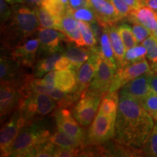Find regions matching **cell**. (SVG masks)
Masks as SVG:
<instances>
[{
	"label": "cell",
	"instance_id": "obj_1",
	"mask_svg": "<svg viewBox=\"0 0 157 157\" xmlns=\"http://www.w3.org/2000/svg\"><path fill=\"white\" fill-rule=\"evenodd\" d=\"M154 126V119L140 101L127 94L119 93L115 125V137L119 144L141 150Z\"/></svg>",
	"mask_w": 157,
	"mask_h": 157
},
{
	"label": "cell",
	"instance_id": "obj_2",
	"mask_svg": "<svg viewBox=\"0 0 157 157\" xmlns=\"http://www.w3.org/2000/svg\"><path fill=\"white\" fill-rule=\"evenodd\" d=\"M7 26L4 27V47L13 49L34 34L39 28L38 17L34 9L17 6L13 9V15Z\"/></svg>",
	"mask_w": 157,
	"mask_h": 157
},
{
	"label": "cell",
	"instance_id": "obj_3",
	"mask_svg": "<svg viewBox=\"0 0 157 157\" xmlns=\"http://www.w3.org/2000/svg\"><path fill=\"white\" fill-rule=\"evenodd\" d=\"M50 133L38 124L23 127L13 143L10 156H36L37 151L49 140Z\"/></svg>",
	"mask_w": 157,
	"mask_h": 157
},
{
	"label": "cell",
	"instance_id": "obj_4",
	"mask_svg": "<svg viewBox=\"0 0 157 157\" xmlns=\"http://www.w3.org/2000/svg\"><path fill=\"white\" fill-rule=\"evenodd\" d=\"M56 102L44 93H31L21 98L17 109L22 113L29 124L36 116H46L52 112L56 107Z\"/></svg>",
	"mask_w": 157,
	"mask_h": 157
},
{
	"label": "cell",
	"instance_id": "obj_5",
	"mask_svg": "<svg viewBox=\"0 0 157 157\" xmlns=\"http://www.w3.org/2000/svg\"><path fill=\"white\" fill-rule=\"evenodd\" d=\"M115 119L98 112L87 132L86 142L94 146L108 142L115 136Z\"/></svg>",
	"mask_w": 157,
	"mask_h": 157
},
{
	"label": "cell",
	"instance_id": "obj_6",
	"mask_svg": "<svg viewBox=\"0 0 157 157\" xmlns=\"http://www.w3.org/2000/svg\"><path fill=\"white\" fill-rule=\"evenodd\" d=\"M103 96L86 90L73 110L74 117L82 127H87L93 122Z\"/></svg>",
	"mask_w": 157,
	"mask_h": 157
},
{
	"label": "cell",
	"instance_id": "obj_7",
	"mask_svg": "<svg viewBox=\"0 0 157 157\" xmlns=\"http://www.w3.org/2000/svg\"><path fill=\"white\" fill-rule=\"evenodd\" d=\"M28 125V122L23 117L22 113L16 110L10 119L2 127L0 132V150L1 156H10L13 143L23 127Z\"/></svg>",
	"mask_w": 157,
	"mask_h": 157
},
{
	"label": "cell",
	"instance_id": "obj_8",
	"mask_svg": "<svg viewBox=\"0 0 157 157\" xmlns=\"http://www.w3.org/2000/svg\"><path fill=\"white\" fill-rule=\"evenodd\" d=\"M151 71H153L151 67L146 58L134 63L119 67L116 72L109 93L118 92L127 82L143 74Z\"/></svg>",
	"mask_w": 157,
	"mask_h": 157
},
{
	"label": "cell",
	"instance_id": "obj_9",
	"mask_svg": "<svg viewBox=\"0 0 157 157\" xmlns=\"http://www.w3.org/2000/svg\"><path fill=\"white\" fill-rule=\"evenodd\" d=\"M117 71L100 56L95 75L87 90L103 97L109 93Z\"/></svg>",
	"mask_w": 157,
	"mask_h": 157
},
{
	"label": "cell",
	"instance_id": "obj_10",
	"mask_svg": "<svg viewBox=\"0 0 157 157\" xmlns=\"http://www.w3.org/2000/svg\"><path fill=\"white\" fill-rule=\"evenodd\" d=\"M58 130L62 131L84 144L86 141L84 130L78 125L75 118L72 117L67 108H59L54 113Z\"/></svg>",
	"mask_w": 157,
	"mask_h": 157
},
{
	"label": "cell",
	"instance_id": "obj_11",
	"mask_svg": "<svg viewBox=\"0 0 157 157\" xmlns=\"http://www.w3.org/2000/svg\"><path fill=\"white\" fill-rule=\"evenodd\" d=\"M21 92L18 86L11 82H1L0 113L1 119L9 116L18 107Z\"/></svg>",
	"mask_w": 157,
	"mask_h": 157
},
{
	"label": "cell",
	"instance_id": "obj_12",
	"mask_svg": "<svg viewBox=\"0 0 157 157\" xmlns=\"http://www.w3.org/2000/svg\"><path fill=\"white\" fill-rule=\"evenodd\" d=\"M92 49V53L90 58L82 66L78 68L76 73L77 78V90L76 93L81 95L89 87L90 82L93 81L95 75L98 60L100 58L99 48L98 47L90 48Z\"/></svg>",
	"mask_w": 157,
	"mask_h": 157
},
{
	"label": "cell",
	"instance_id": "obj_13",
	"mask_svg": "<svg viewBox=\"0 0 157 157\" xmlns=\"http://www.w3.org/2000/svg\"><path fill=\"white\" fill-rule=\"evenodd\" d=\"M39 49L45 55H52L61 51V42L67 41V38L62 31L54 29L39 27L38 29Z\"/></svg>",
	"mask_w": 157,
	"mask_h": 157
},
{
	"label": "cell",
	"instance_id": "obj_14",
	"mask_svg": "<svg viewBox=\"0 0 157 157\" xmlns=\"http://www.w3.org/2000/svg\"><path fill=\"white\" fill-rule=\"evenodd\" d=\"M39 47V39H27L12 49L10 56L22 67L32 68Z\"/></svg>",
	"mask_w": 157,
	"mask_h": 157
},
{
	"label": "cell",
	"instance_id": "obj_15",
	"mask_svg": "<svg viewBox=\"0 0 157 157\" xmlns=\"http://www.w3.org/2000/svg\"><path fill=\"white\" fill-rule=\"evenodd\" d=\"M21 67L22 66L11 56L2 55L0 58L1 82H11L21 87L27 76V74L22 73Z\"/></svg>",
	"mask_w": 157,
	"mask_h": 157
},
{
	"label": "cell",
	"instance_id": "obj_16",
	"mask_svg": "<svg viewBox=\"0 0 157 157\" xmlns=\"http://www.w3.org/2000/svg\"><path fill=\"white\" fill-rule=\"evenodd\" d=\"M88 4L95 12L98 22L104 27L114 25L121 20L115 7L109 0H88Z\"/></svg>",
	"mask_w": 157,
	"mask_h": 157
},
{
	"label": "cell",
	"instance_id": "obj_17",
	"mask_svg": "<svg viewBox=\"0 0 157 157\" xmlns=\"http://www.w3.org/2000/svg\"><path fill=\"white\" fill-rule=\"evenodd\" d=\"M152 72H147L127 82L121 88L120 93L127 94L137 101H142L151 92L149 76Z\"/></svg>",
	"mask_w": 157,
	"mask_h": 157
},
{
	"label": "cell",
	"instance_id": "obj_18",
	"mask_svg": "<svg viewBox=\"0 0 157 157\" xmlns=\"http://www.w3.org/2000/svg\"><path fill=\"white\" fill-rule=\"evenodd\" d=\"M60 31L65 34L68 42H73L77 46H85L78 28L77 20L68 12L63 15L60 20Z\"/></svg>",
	"mask_w": 157,
	"mask_h": 157
},
{
	"label": "cell",
	"instance_id": "obj_19",
	"mask_svg": "<svg viewBox=\"0 0 157 157\" xmlns=\"http://www.w3.org/2000/svg\"><path fill=\"white\" fill-rule=\"evenodd\" d=\"M129 21L139 23L154 31L157 29V12L143 5L139 8L132 10L128 15Z\"/></svg>",
	"mask_w": 157,
	"mask_h": 157
},
{
	"label": "cell",
	"instance_id": "obj_20",
	"mask_svg": "<svg viewBox=\"0 0 157 157\" xmlns=\"http://www.w3.org/2000/svg\"><path fill=\"white\" fill-rule=\"evenodd\" d=\"M54 87L65 93H76L77 90L76 71H55Z\"/></svg>",
	"mask_w": 157,
	"mask_h": 157
},
{
	"label": "cell",
	"instance_id": "obj_21",
	"mask_svg": "<svg viewBox=\"0 0 157 157\" xmlns=\"http://www.w3.org/2000/svg\"><path fill=\"white\" fill-rule=\"evenodd\" d=\"M99 41L100 47L98 48H99L100 56L108 63L111 65L113 68L118 70V68H119V67H118L119 64H118L117 59H116L114 52H113L112 46H111V40H110L107 27H104L103 31L102 32L101 37H100Z\"/></svg>",
	"mask_w": 157,
	"mask_h": 157
},
{
	"label": "cell",
	"instance_id": "obj_22",
	"mask_svg": "<svg viewBox=\"0 0 157 157\" xmlns=\"http://www.w3.org/2000/svg\"><path fill=\"white\" fill-rule=\"evenodd\" d=\"M92 53V49L89 50L80 48V46H71L64 52V56L69 59L74 66V69L77 71L78 68L89 59Z\"/></svg>",
	"mask_w": 157,
	"mask_h": 157
},
{
	"label": "cell",
	"instance_id": "obj_23",
	"mask_svg": "<svg viewBox=\"0 0 157 157\" xmlns=\"http://www.w3.org/2000/svg\"><path fill=\"white\" fill-rule=\"evenodd\" d=\"M119 96L118 92L108 93L103 96L98 109V112L109 116L117 120Z\"/></svg>",
	"mask_w": 157,
	"mask_h": 157
},
{
	"label": "cell",
	"instance_id": "obj_24",
	"mask_svg": "<svg viewBox=\"0 0 157 157\" xmlns=\"http://www.w3.org/2000/svg\"><path fill=\"white\" fill-rule=\"evenodd\" d=\"M107 29L116 59H117L119 66H121L124 58L125 52H126L124 44L121 38L120 34H119L117 27H116L114 25H110V26H107Z\"/></svg>",
	"mask_w": 157,
	"mask_h": 157
},
{
	"label": "cell",
	"instance_id": "obj_25",
	"mask_svg": "<svg viewBox=\"0 0 157 157\" xmlns=\"http://www.w3.org/2000/svg\"><path fill=\"white\" fill-rule=\"evenodd\" d=\"M62 56L61 51H59L39 60L35 66L34 77L39 78L49 72L56 70V63Z\"/></svg>",
	"mask_w": 157,
	"mask_h": 157
},
{
	"label": "cell",
	"instance_id": "obj_26",
	"mask_svg": "<svg viewBox=\"0 0 157 157\" xmlns=\"http://www.w3.org/2000/svg\"><path fill=\"white\" fill-rule=\"evenodd\" d=\"M49 141L56 146L64 148H83L84 144L80 141L69 136L62 131H56L49 137Z\"/></svg>",
	"mask_w": 157,
	"mask_h": 157
},
{
	"label": "cell",
	"instance_id": "obj_27",
	"mask_svg": "<svg viewBox=\"0 0 157 157\" xmlns=\"http://www.w3.org/2000/svg\"><path fill=\"white\" fill-rule=\"evenodd\" d=\"M34 11L38 17L41 27L54 29L60 31V20L61 17L56 16L43 8L42 6L34 8Z\"/></svg>",
	"mask_w": 157,
	"mask_h": 157
},
{
	"label": "cell",
	"instance_id": "obj_28",
	"mask_svg": "<svg viewBox=\"0 0 157 157\" xmlns=\"http://www.w3.org/2000/svg\"><path fill=\"white\" fill-rule=\"evenodd\" d=\"M147 55V50L146 47L143 44H137L133 48L126 50L123 63L120 67L127 66V65L134 63L137 61L146 58Z\"/></svg>",
	"mask_w": 157,
	"mask_h": 157
},
{
	"label": "cell",
	"instance_id": "obj_29",
	"mask_svg": "<svg viewBox=\"0 0 157 157\" xmlns=\"http://www.w3.org/2000/svg\"><path fill=\"white\" fill-rule=\"evenodd\" d=\"M67 12L73 15L74 18L77 21H86L90 23L98 21L95 12L90 7H83L76 10H73L69 7Z\"/></svg>",
	"mask_w": 157,
	"mask_h": 157
},
{
	"label": "cell",
	"instance_id": "obj_30",
	"mask_svg": "<svg viewBox=\"0 0 157 157\" xmlns=\"http://www.w3.org/2000/svg\"><path fill=\"white\" fill-rule=\"evenodd\" d=\"M77 22L85 46L89 47V48L95 47L98 40L95 38L90 23L82 21H77Z\"/></svg>",
	"mask_w": 157,
	"mask_h": 157
},
{
	"label": "cell",
	"instance_id": "obj_31",
	"mask_svg": "<svg viewBox=\"0 0 157 157\" xmlns=\"http://www.w3.org/2000/svg\"><path fill=\"white\" fill-rule=\"evenodd\" d=\"M41 6L52 14L60 17L66 14L69 8L60 0H44Z\"/></svg>",
	"mask_w": 157,
	"mask_h": 157
},
{
	"label": "cell",
	"instance_id": "obj_32",
	"mask_svg": "<svg viewBox=\"0 0 157 157\" xmlns=\"http://www.w3.org/2000/svg\"><path fill=\"white\" fill-rule=\"evenodd\" d=\"M117 29L122 39L126 50L137 44L134 34H133L132 29L129 25L121 24L117 27Z\"/></svg>",
	"mask_w": 157,
	"mask_h": 157
},
{
	"label": "cell",
	"instance_id": "obj_33",
	"mask_svg": "<svg viewBox=\"0 0 157 157\" xmlns=\"http://www.w3.org/2000/svg\"><path fill=\"white\" fill-rule=\"evenodd\" d=\"M142 150L145 156L157 157V122L154 124L151 132Z\"/></svg>",
	"mask_w": 157,
	"mask_h": 157
},
{
	"label": "cell",
	"instance_id": "obj_34",
	"mask_svg": "<svg viewBox=\"0 0 157 157\" xmlns=\"http://www.w3.org/2000/svg\"><path fill=\"white\" fill-rule=\"evenodd\" d=\"M140 103L157 122V94L151 92Z\"/></svg>",
	"mask_w": 157,
	"mask_h": 157
},
{
	"label": "cell",
	"instance_id": "obj_35",
	"mask_svg": "<svg viewBox=\"0 0 157 157\" xmlns=\"http://www.w3.org/2000/svg\"><path fill=\"white\" fill-rule=\"evenodd\" d=\"M147 50L146 58L151 63H157V39L151 34L142 42Z\"/></svg>",
	"mask_w": 157,
	"mask_h": 157
},
{
	"label": "cell",
	"instance_id": "obj_36",
	"mask_svg": "<svg viewBox=\"0 0 157 157\" xmlns=\"http://www.w3.org/2000/svg\"><path fill=\"white\" fill-rule=\"evenodd\" d=\"M132 32L137 44L142 43L145 39H146L148 36H150L152 34L151 31L149 30L144 25L139 24V23H134L133 24Z\"/></svg>",
	"mask_w": 157,
	"mask_h": 157
},
{
	"label": "cell",
	"instance_id": "obj_37",
	"mask_svg": "<svg viewBox=\"0 0 157 157\" xmlns=\"http://www.w3.org/2000/svg\"><path fill=\"white\" fill-rule=\"evenodd\" d=\"M109 1L115 7L116 10H117L121 20L128 17L131 9L127 5V4L125 2L124 0H109Z\"/></svg>",
	"mask_w": 157,
	"mask_h": 157
},
{
	"label": "cell",
	"instance_id": "obj_38",
	"mask_svg": "<svg viewBox=\"0 0 157 157\" xmlns=\"http://www.w3.org/2000/svg\"><path fill=\"white\" fill-rule=\"evenodd\" d=\"M82 148H64L56 146L53 154V156L56 157H71L81 156Z\"/></svg>",
	"mask_w": 157,
	"mask_h": 157
},
{
	"label": "cell",
	"instance_id": "obj_39",
	"mask_svg": "<svg viewBox=\"0 0 157 157\" xmlns=\"http://www.w3.org/2000/svg\"><path fill=\"white\" fill-rule=\"evenodd\" d=\"M13 15V9L9 7L8 3L5 0H0V16L2 24L8 22Z\"/></svg>",
	"mask_w": 157,
	"mask_h": 157
},
{
	"label": "cell",
	"instance_id": "obj_40",
	"mask_svg": "<svg viewBox=\"0 0 157 157\" xmlns=\"http://www.w3.org/2000/svg\"><path fill=\"white\" fill-rule=\"evenodd\" d=\"M56 70L57 71H66V70H74V66L71 62L67 57L64 55L58 59L56 64Z\"/></svg>",
	"mask_w": 157,
	"mask_h": 157
},
{
	"label": "cell",
	"instance_id": "obj_41",
	"mask_svg": "<svg viewBox=\"0 0 157 157\" xmlns=\"http://www.w3.org/2000/svg\"><path fill=\"white\" fill-rule=\"evenodd\" d=\"M69 7L73 10L83 7H89L88 0H69Z\"/></svg>",
	"mask_w": 157,
	"mask_h": 157
},
{
	"label": "cell",
	"instance_id": "obj_42",
	"mask_svg": "<svg viewBox=\"0 0 157 157\" xmlns=\"http://www.w3.org/2000/svg\"><path fill=\"white\" fill-rule=\"evenodd\" d=\"M149 84L153 93L157 94V73L153 71L149 76Z\"/></svg>",
	"mask_w": 157,
	"mask_h": 157
},
{
	"label": "cell",
	"instance_id": "obj_43",
	"mask_svg": "<svg viewBox=\"0 0 157 157\" xmlns=\"http://www.w3.org/2000/svg\"><path fill=\"white\" fill-rule=\"evenodd\" d=\"M127 5L130 7L131 10L139 8L143 6V0H124Z\"/></svg>",
	"mask_w": 157,
	"mask_h": 157
},
{
	"label": "cell",
	"instance_id": "obj_44",
	"mask_svg": "<svg viewBox=\"0 0 157 157\" xmlns=\"http://www.w3.org/2000/svg\"><path fill=\"white\" fill-rule=\"evenodd\" d=\"M22 1L23 3L34 9L36 7H40L44 0H22Z\"/></svg>",
	"mask_w": 157,
	"mask_h": 157
},
{
	"label": "cell",
	"instance_id": "obj_45",
	"mask_svg": "<svg viewBox=\"0 0 157 157\" xmlns=\"http://www.w3.org/2000/svg\"><path fill=\"white\" fill-rule=\"evenodd\" d=\"M143 5L147 6L157 12V0H143Z\"/></svg>",
	"mask_w": 157,
	"mask_h": 157
},
{
	"label": "cell",
	"instance_id": "obj_46",
	"mask_svg": "<svg viewBox=\"0 0 157 157\" xmlns=\"http://www.w3.org/2000/svg\"><path fill=\"white\" fill-rule=\"evenodd\" d=\"M7 3L10 5H15V4H19L23 3L22 0H5Z\"/></svg>",
	"mask_w": 157,
	"mask_h": 157
},
{
	"label": "cell",
	"instance_id": "obj_47",
	"mask_svg": "<svg viewBox=\"0 0 157 157\" xmlns=\"http://www.w3.org/2000/svg\"><path fill=\"white\" fill-rule=\"evenodd\" d=\"M151 69L155 73H157V63H151Z\"/></svg>",
	"mask_w": 157,
	"mask_h": 157
},
{
	"label": "cell",
	"instance_id": "obj_48",
	"mask_svg": "<svg viewBox=\"0 0 157 157\" xmlns=\"http://www.w3.org/2000/svg\"><path fill=\"white\" fill-rule=\"evenodd\" d=\"M60 1H61L64 5H66V6H68V7H69V0H60Z\"/></svg>",
	"mask_w": 157,
	"mask_h": 157
},
{
	"label": "cell",
	"instance_id": "obj_49",
	"mask_svg": "<svg viewBox=\"0 0 157 157\" xmlns=\"http://www.w3.org/2000/svg\"><path fill=\"white\" fill-rule=\"evenodd\" d=\"M152 35L157 39V29H155L154 31H152Z\"/></svg>",
	"mask_w": 157,
	"mask_h": 157
}]
</instances>
